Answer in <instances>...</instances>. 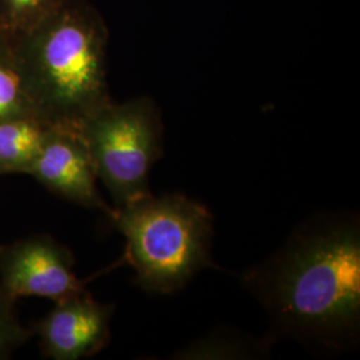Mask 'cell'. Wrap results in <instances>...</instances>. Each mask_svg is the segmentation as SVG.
Here are the masks:
<instances>
[{
  "instance_id": "cell-1",
  "label": "cell",
  "mask_w": 360,
  "mask_h": 360,
  "mask_svg": "<svg viewBox=\"0 0 360 360\" xmlns=\"http://www.w3.org/2000/svg\"><path fill=\"white\" fill-rule=\"evenodd\" d=\"M242 282L274 328L312 347L345 351L360 326V224L349 212L312 217Z\"/></svg>"
},
{
  "instance_id": "cell-2",
  "label": "cell",
  "mask_w": 360,
  "mask_h": 360,
  "mask_svg": "<svg viewBox=\"0 0 360 360\" xmlns=\"http://www.w3.org/2000/svg\"><path fill=\"white\" fill-rule=\"evenodd\" d=\"M13 47L37 115L52 127L77 131L112 102L108 28L86 0H65Z\"/></svg>"
},
{
  "instance_id": "cell-3",
  "label": "cell",
  "mask_w": 360,
  "mask_h": 360,
  "mask_svg": "<svg viewBox=\"0 0 360 360\" xmlns=\"http://www.w3.org/2000/svg\"><path fill=\"white\" fill-rule=\"evenodd\" d=\"M126 238V259L135 282L154 294L181 290L211 266L212 215L206 207L180 193H153L115 208L111 217Z\"/></svg>"
},
{
  "instance_id": "cell-4",
  "label": "cell",
  "mask_w": 360,
  "mask_h": 360,
  "mask_svg": "<svg viewBox=\"0 0 360 360\" xmlns=\"http://www.w3.org/2000/svg\"><path fill=\"white\" fill-rule=\"evenodd\" d=\"M77 132L94 160L98 179L111 193L115 208L150 195L148 175L163 154V126L150 98L104 105Z\"/></svg>"
},
{
  "instance_id": "cell-5",
  "label": "cell",
  "mask_w": 360,
  "mask_h": 360,
  "mask_svg": "<svg viewBox=\"0 0 360 360\" xmlns=\"http://www.w3.org/2000/svg\"><path fill=\"white\" fill-rule=\"evenodd\" d=\"M72 252L47 235L0 245V285L15 299L40 296L58 303L86 291Z\"/></svg>"
},
{
  "instance_id": "cell-6",
  "label": "cell",
  "mask_w": 360,
  "mask_h": 360,
  "mask_svg": "<svg viewBox=\"0 0 360 360\" xmlns=\"http://www.w3.org/2000/svg\"><path fill=\"white\" fill-rule=\"evenodd\" d=\"M114 306L86 290L55 303L37 326L41 354L53 360L90 358L108 346Z\"/></svg>"
},
{
  "instance_id": "cell-7",
  "label": "cell",
  "mask_w": 360,
  "mask_h": 360,
  "mask_svg": "<svg viewBox=\"0 0 360 360\" xmlns=\"http://www.w3.org/2000/svg\"><path fill=\"white\" fill-rule=\"evenodd\" d=\"M52 193L79 206L114 214L96 188V169L90 151L75 129L50 127L38 158L28 172Z\"/></svg>"
},
{
  "instance_id": "cell-8",
  "label": "cell",
  "mask_w": 360,
  "mask_h": 360,
  "mask_svg": "<svg viewBox=\"0 0 360 360\" xmlns=\"http://www.w3.org/2000/svg\"><path fill=\"white\" fill-rule=\"evenodd\" d=\"M50 127L38 116L0 122V175H28Z\"/></svg>"
},
{
  "instance_id": "cell-9",
  "label": "cell",
  "mask_w": 360,
  "mask_h": 360,
  "mask_svg": "<svg viewBox=\"0 0 360 360\" xmlns=\"http://www.w3.org/2000/svg\"><path fill=\"white\" fill-rule=\"evenodd\" d=\"M26 116L38 115L16 63L13 44L0 37V122Z\"/></svg>"
},
{
  "instance_id": "cell-10",
  "label": "cell",
  "mask_w": 360,
  "mask_h": 360,
  "mask_svg": "<svg viewBox=\"0 0 360 360\" xmlns=\"http://www.w3.org/2000/svg\"><path fill=\"white\" fill-rule=\"evenodd\" d=\"M65 0H0V37L11 44L41 23Z\"/></svg>"
},
{
  "instance_id": "cell-11",
  "label": "cell",
  "mask_w": 360,
  "mask_h": 360,
  "mask_svg": "<svg viewBox=\"0 0 360 360\" xmlns=\"http://www.w3.org/2000/svg\"><path fill=\"white\" fill-rule=\"evenodd\" d=\"M15 302L16 299L0 285V360L8 359L32 334L16 318Z\"/></svg>"
}]
</instances>
